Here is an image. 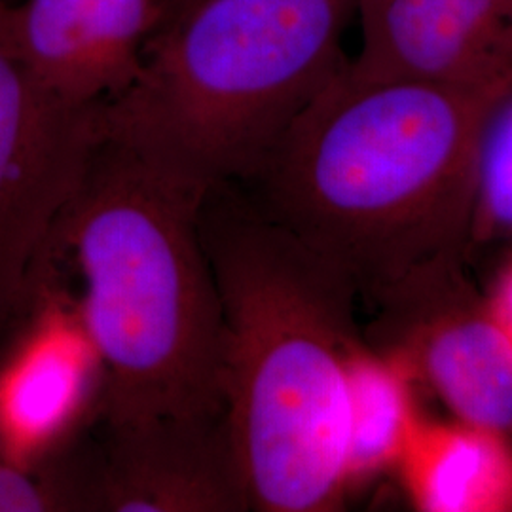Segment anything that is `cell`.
Instances as JSON below:
<instances>
[{
	"label": "cell",
	"instance_id": "1",
	"mask_svg": "<svg viewBox=\"0 0 512 512\" xmlns=\"http://www.w3.org/2000/svg\"><path fill=\"white\" fill-rule=\"evenodd\" d=\"M505 88L365 78L346 59L239 184L391 313L465 274L480 137Z\"/></svg>",
	"mask_w": 512,
	"mask_h": 512
},
{
	"label": "cell",
	"instance_id": "10",
	"mask_svg": "<svg viewBox=\"0 0 512 512\" xmlns=\"http://www.w3.org/2000/svg\"><path fill=\"white\" fill-rule=\"evenodd\" d=\"M4 16L46 88L74 105H99L137 78L160 0H21L4 2Z\"/></svg>",
	"mask_w": 512,
	"mask_h": 512
},
{
	"label": "cell",
	"instance_id": "15",
	"mask_svg": "<svg viewBox=\"0 0 512 512\" xmlns=\"http://www.w3.org/2000/svg\"><path fill=\"white\" fill-rule=\"evenodd\" d=\"M486 300L495 321L512 342V258L497 277L494 291Z\"/></svg>",
	"mask_w": 512,
	"mask_h": 512
},
{
	"label": "cell",
	"instance_id": "14",
	"mask_svg": "<svg viewBox=\"0 0 512 512\" xmlns=\"http://www.w3.org/2000/svg\"><path fill=\"white\" fill-rule=\"evenodd\" d=\"M512 236V82L495 99L476 160L473 243Z\"/></svg>",
	"mask_w": 512,
	"mask_h": 512
},
{
	"label": "cell",
	"instance_id": "4",
	"mask_svg": "<svg viewBox=\"0 0 512 512\" xmlns=\"http://www.w3.org/2000/svg\"><path fill=\"white\" fill-rule=\"evenodd\" d=\"M355 0H200L103 103L105 135L205 196L249 181L346 57Z\"/></svg>",
	"mask_w": 512,
	"mask_h": 512
},
{
	"label": "cell",
	"instance_id": "16",
	"mask_svg": "<svg viewBox=\"0 0 512 512\" xmlns=\"http://www.w3.org/2000/svg\"><path fill=\"white\" fill-rule=\"evenodd\" d=\"M200 0H160V23L158 29L160 31L165 25H169L173 19L179 18L188 8H192L194 4H198Z\"/></svg>",
	"mask_w": 512,
	"mask_h": 512
},
{
	"label": "cell",
	"instance_id": "5",
	"mask_svg": "<svg viewBox=\"0 0 512 512\" xmlns=\"http://www.w3.org/2000/svg\"><path fill=\"white\" fill-rule=\"evenodd\" d=\"M103 137V103L74 105L46 88L0 0V344L57 281L59 232Z\"/></svg>",
	"mask_w": 512,
	"mask_h": 512
},
{
	"label": "cell",
	"instance_id": "11",
	"mask_svg": "<svg viewBox=\"0 0 512 512\" xmlns=\"http://www.w3.org/2000/svg\"><path fill=\"white\" fill-rule=\"evenodd\" d=\"M397 471L418 511H512V439L475 423L421 418Z\"/></svg>",
	"mask_w": 512,
	"mask_h": 512
},
{
	"label": "cell",
	"instance_id": "9",
	"mask_svg": "<svg viewBox=\"0 0 512 512\" xmlns=\"http://www.w3.org/2000/svg\"><path fill=\"white\" fill-rule=\"evenodd\" d=\"M382 317L399 329L387 349L456 420L512 439V342L465 274Z\"/></svg>",
	"mask_w": 512,
	"mask_h": 512
},
{
	"label": "cell",
	"instance_id": "12",
	"mask_svg": "<svg viewBox=\"0 0 512 512\" xmlns=\"http://www.w3.org/2000/svg\"><path fill=\"white\" fill-rule=\"evenodd\" d=\"M414 374L391 349H351L346 374L348 492L399 467L421 416L414 397Z\"/></svg>",
	"mask_w": 512,
	"mask_h": 512
},
{
	"label": "cell",
	"instance_id": "13",
	"mask_svg": "<svg viewBox=\"0 0 512 512\" xmlns=\"http://www.w3.org/2000/svg\"><path fill=\"white\" fill-rule=\"evenodd\" d=\"M0 512H93L90 431L33 469L0 459Z\"/></svg>",
	"mask_w": 512,
	"mask_h": 512
},
{
	"label": "cell",
	"instance_id": "2",
	"mask_svg": "<svg viewBox=\"0 0 512 512\" xmlns=\"http://www.w3.org/2000/svg\"><path fill=\"white\" fill-rule=\"evenodd\" d=\"M198 224L219 289L224 408L251 511H338L349 494L357 293L239 183L211 188Z\"/></svg>",
	"mask_w": 512,
	"mask_h": 512
},
{
	"label": "cell",
	"instance_id": "3",
	"mask_svg": "<svg viewBox=\"0 0 512 512\" xmlns=\"http://www.w3.org/2000/svg\"><path fill=\"white\" fill-rule=\"evenodd\" d=\"M203 196L103 137L59 232L105 365L95 423L224 414V319Z\"/></svg>",
	"mask_w": 512,
	"mask_h": 512
},
{
	"label": "cell",
	"instance_id": "6",
	"mask_svg": "<svg viewBox=\"0 0 512 512\" xmlns=\"http://www.w3.org/2000/svg\"><path fill=\"white\" fill-rule=\"evenodd\" d=\"M105 365L74 294L50 285L0 344V459L33 469L95 425Z\"/></svg>",
	"mask_w": 512,
	"mask_h": 512
},
{
	"label": "cell",
	"instance_id": "8",
	"mask_svg": "<svg viewBox=\"0 0 512 512\" xmlns=\"http://www.w3.org/2000/svg\"><path fill=\"white\" fill-rule=\"evenodd\" d=\"M365 78H406L469 90L512 82V0H355Z\"/></svg>",
	"mask_w": 512,
	"mask_h": 512
},
{
	"label": "cell",
	"instance_id": "7",
	"mask_svg": "<svg viewBox=\"0 0 512 512\" xmlns=\"http://www.w3.org/2000/svg\"><path fill=\"white\" fill-rule=\"evenodd\" d=\"M95 427L93 512L251 511L226 412Z\"/></svg>",
	"mask_w": 512,
	"mask_h": 512
}]
</instances>
